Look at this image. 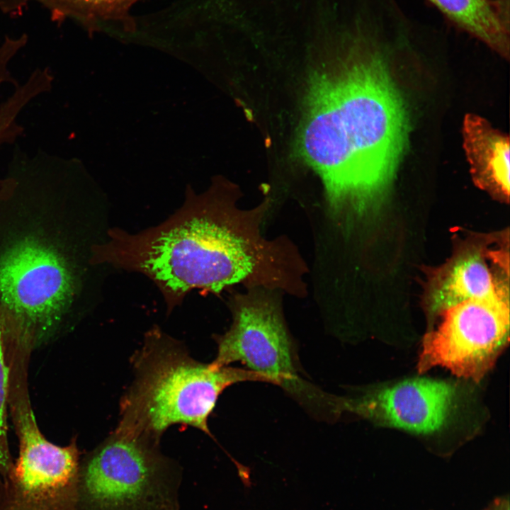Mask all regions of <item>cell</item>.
I'll use <instances>...</instances> for the list:
<instances>
[{
  "instance_id": "obj_1",
  "label": "cell",
  "mask_w": 510,
  "mask_h": 510,
  "mask_svg": "<svg viewBox=\"0 0 510 510\" xmlns=\"http://www.w3.org/2000/svg\"><path fill=\"white\" fill-rule=\"evenodd\" d=\"M409 125L385 56L368 45L311 76L296 147L319 177L332 208L361 212L390 191L408 147Z\"/></svg>"
},
{
  "instance_id": "obj_2",
  "label": "cell",
  "mask_w": 510,
  "mask_h": 510,
  "mask_svg": "<svg viewBox=\"0 0 510 510\" xmlns=\"http://www.w3.org/2000/svg\"><path fill=\"white\" fill-rule=\"evenodd\" d=\"M233 221L215 194H191L157 226L136 234L110 230L92 260L145 275L170 311L194 289L219 293L253 273L254 254Z\"/></svg>"
},
{
  "instance_id": "obj_3",
  "label": "cell",
  "mask_w": 510,
  "mask_h": 510,
  "mask_svg": "<svg viewBox=\"0 0 510 510\" xmlns=\"http://www.w3.org/2000/svg\"><path fill=\"white\" fill-rule=\"evenodd\" d=\"M132 359L134 379L120 400L115 431L156 444L174 424L212 436L208 419L227 387L244 381L266 382L248 369L215 368L195 360L159 329L148 332Z\"/></svg>"
},
{
  "instance_id": "obj_4",
  "label": "cell",
  "mask_w": 510,
  "mask_h": 510,
  "mask_svg": "<svg viewBox=\"0 0 510 510\" xmlns=\"http://www.w3.org/2000/svg\"><path fill=\"white\" fill-rule=\"evenodd\" d=\"M159 444L116 431L80 465L79 510H179V475Z\"/></svg>"
},
{
  "instance_id": "obj_5",
  "label": "cell",
  "mask_w": 510,
  "mask_h": 510,
  "mask_svg": "<svg viewBox=\"0 0 510 510\" xmlns=\"http://www.w3.org/2000/svg\"><path fill=\"white\" fill-rule=\"evenodd\" d=\"M74 290L67 260L40 240H21L0 256V310L16 338L30 348L55 329Z\"/></svg>"
},
{
  "instance_id": "obj_6",
  "label": "cell",
  "mask_w": 510,
  "mask_h": 510,
  "mask_svg": "<svg viewBox=\"0 0 510 510\" xmlns=\"http://www.w3.org/2000/svg\"><path fill=\"white\" fill-rule=\"evenodd\" d=\"M9 408L19 453L0 487V510H79L80 465L76 443L53 444L36 422L26 390L14 392Z\"/></svg>"
},
{
  "instance_id": "obj_7",
  "label": "cell",
  "mask_w": 510,
  "mask_h": 510,
  "mask_svg": "<svg viewBox=\"0 0 510 510\" xmlns=\"http://www.w3.org/2000/svg\"><path fill=\"white\" fill-rule=\"evenodd\" d=\"M232 314L229 330L216 337L217 352L210 365L219 368L240 362L311 411L329 417L334 396L300 375L295 346L278 307L268 300H240L234 305Z\"/></svg>"
},
{
  "instance_id": "obj_8",
  "label": "cell",
  "mask_w": 510,
  "mask_h": 510,
  "mask_svg": "<svg viewBox=\"0 0 510 510\" xmlns=\"http://www.w3.org/2000/svg\"><path fill=\"white\" fill-rule=\"evenodd\" d=\"M423 340L419 372L441 366L479 381L509 341V300H470L444 310Z\"/></svg>"
},
{
  "instance_id": "obj_9",
  "label": "cell",
  "mask_w": 510,
  "mask_h": 510,
  "mask_svg": "<svg viewBox=\"0 0 510 510\" xmlns=\"http://www.w3.org/2000/svg\"><path fill=\"white\" fill-rule=\"evenodd\" d=\"M507 239L504 234L469 239L431 273L424 303L431 318L466 300H509Z\"/></svg>"
},
{
  "instance_id": "obj_10",
  "label": "cell",
  "mask_w": 510,
  "mask_h": 510,
  "mask_svg": "<svg viewBox=\"0 0 510 510\" xmlns=\"http://www.w3.org/2000/svg\"><path fill=\"white\" fill-rule=\"evenodd\" d=\"M456 396V387L451 383L412 379L336 397V410L339 416L347 412L380 425L429 434L446 423Z\"/></svg>"
},
{
  "instance_id": "obj_11",
  "label": "cell",
  "mask_w": 510,
  "mask_h": 510,
  "mask_svg": "<svg viewBox=\"0 0 510 510\" xmlns=\"http://www.w3.org/2000/svg\"><path fill=\"white\" fill-rule=\"evenodd\" d=\"M463 148L475 185L493 198L508 202L510 187L509 138L484 118L465 115Z\"/></svg>"
},
{
  "instance_id": "obj_12",
  "label": "cell",
  "mask_w": 510,
  "mask_h": 510,
  "mask_svg": "<svg viewBox=\"0 0 510 510\" xmlns=\"http://www.w3.org/2000/svg\"><path fill=\"white\" fill-rule=\"evenodd\" d=\"M450 23L509 60V0H428Z\"/></svg>"
},
{
  "instance_id": "obj_13",
  "label": "cell",
  "mask_w": 510,
  "mask_h": 510,
  "mask_svg": "<svg viewBox=\"0 0 510 510\" xmlns=\"http://www.w3.org/2000/svg\"><path fill=\"white\" fill-rule=\"evenodd\" d=\"M139 0H24L28 6L38 3L57 18H69L87 28L101 23L127 17L130 7Z\"/></svg>"
},
{
  "instance_id": "obj_14",
  "label": "cell",
  "mask_w": 510,
  "mask_h": 510,
  "mask_svg": "<svg viewBox=\"0 0 510 510\" xmlns=\"http://www.w3.org/2000/svg\"><path fill=\"white\" fill-rule=\"evenodd\" d=\"M17 344V339L0 310V477L6 475L12 465L8 446L7 419Z\"/></svg>"
},
{
  "instance_id": "obj_15",
  "label": "cell",
  "mask_w": 510,
  "mask_h": 510,
  "mask_svg": "<svg viewBox=\"0 0 510 510\" xmlns=\"http://www.w3.org/2000/svg\"><path fill=\"white\" fill-rule=\"evenodd\" d=\"M486 510H509L508 498H499L490 504Z\"/></svg>"
},
{
  "instance_id": "obj_16",
  "label": "cell",
  "mask_w": 510,
  "mask_h": 510,
  "mask_svg": "<svg viewBox=\"0 0 510 510\" xmlns=\"http://www.w3.org/2000/svg\"><path fill=\"white\" fill-rule=\"evenodd\" d=\"M5 142H6V139H5L4 132H3L2 130L0 129V147H1V145L4 144Z\"/></svg>"
}]
</instances>
